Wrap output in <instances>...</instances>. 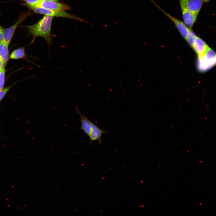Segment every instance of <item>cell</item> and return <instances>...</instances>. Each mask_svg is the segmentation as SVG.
Wrapping results in <instances>:
<instances>
[{
	"label": "cell",
	"instance_id": "obj_12",
	"mask_svg": "<svg viewBox=\"0 0 216 216\" xmlns=\"http://www.w3.org/2000/svg\"><path fill=\"white\" fill-rule=\"evenodd\" d=\"M8 46L3 40L0 42V59L5 66L9 58Z\"/></svg>",
	"mask_w": 216,
	"mask_h": 216
},
{
	"label": "cell",
	"instance_id": "obj_19",
	"mask_svg": "<svg viewBox=\"0 0 216 216\" xmlns=\"http://www.w3.org/2000/svg\"><path fill=\"white\" fill-rule=\"evenodd\" d=\"M5 66L4 64L2 61L0 59V70L2 69L3 67Z\"/></svg>",
	"mask_w": 216,
	"mask_h": 216
},
{
	"label": "cell",
	"instance_id": "obj_2",
	"mask_svg": "<svg viewBox=\"0 0 216 216\" xmlns=\"http://www.w3.org/2000/svg\"><path fill=\"white\" fill-rule=\"evenodd\" d=\"M216 55L211 49L208 48L203 54L198 56L197 62V67L201 72H205L212 67L214 64Z\"/></svg>",
	"mask_w": 216,
	"mask_h": 216
},
{
	"label": "cell",
	"instance_id": "obj_22",
	"mask_svg": "<svg viewBox=\"0 0 216 216\" xmlns=\"http://www.w3.org/2000/svg\"><path fill=\"white\" fill-rule=\"evenodd\" d=\"M49 1H57V0H48Z\"/></svg>",
	"mask_w": 216,
	"mask_h": 216
},
{
	"label": "cell",
	"instance_id": "obj_10",
	"mask_svg": "<svg viewBox=\"0 0 216 216\" xmlns=\"http://www.w3.org/2000/svg\"><path fill=\"white\" fill-rule=\"evenodd\" d=\"M184 22L189 28L191 29L195 22L198 14L189 11L180 6Z\"/></svg>",
	"mask_w": 216,
	"mask_h": 216
},
{
	"label": "cell",
	"instance_id": "obj_3",
	"mask_svg": "<svg viewBox=\"0 0 216 216\" xmlns=\"http://www.w3.org/2000/svg\"><path fill=\"white\" fill-rule=\"evenodd\" d=\"M29 8L34 12L38 14L50 16L53 17L56 16L70 18L78 20L89 25H92L91 23L88 22L83 19L64 12V11L50 10L37 7H29Z\"/></svg>",
	"mask_w": 216,
	"mask_h": 216
},
{
	"label": "cell",
	"instance_id": "obj_14",
	"mask_svg": "<svg viewBox=\"0 0 216 216\" xmlns=\"http://www.w3.org/2000/svg\"><path fill=\"white\" fill-rule=\"evenodd\" d=\"M5 79V66L0 70V90L3 88Z\"/></svg>",
	"mask_w": 216,
	"mask_h": 216
},
{
	"label": "cell",
	"instance_id": "obj_15",
	"mask_svg": "<svg viewBox=\"0 0 216 216\" xmlns=\"http://www.w3.org/2000/svg\"><path fill=\"white\" fill-rule=\"evenodd\" d=\"M196 36L194 32L190 29L186 40L188 43L190 45H192Z\"/></svg>",
	"mask_w": 216,
	"mask_h": 216
},
{
	"label": "cell",
	"instance_id": "obj_9",
	"mask_svg": "<svg viewBox=\"0 0 216 216\" xmlns=\"http://www.w3.org/2000/svg\"><path fill=\"white\" fill-rule=\"evenodd\" d=\"M75 111L80 116V122L81 126L80 128L76 130H82L88 136H89L91 131V121L87 117L85 114H82L79 110L77 106L75 108Z\"/></svg>",
	"mask_w": 216,
	"mask_h": 216
},
{
	"label": "cell",
	"instance_id": "obj_8",
	"mask_svg": "<svg viewBox=\"0 0 216 216\" xmlns=\"http://www.w3.org/2000/svg\"><path fill=\"white\" fill-rule=\"evenodd\" d=\"M107 132L106 131L100 129L91 121V131L89 136L90 138L89 145H91L94 141L97 140L101 146L102 136L104 134Z\"/></svg>",
	"mask_w": 216,
	"mask_h": 216
},
{
	"label": "cell",
	"instance_id": "obj_16",
	"mask_svg": "<svg viewBox=\"0 0 216 216\" xmlns=\"http://www.w3.org/2000/svg\"><path fill=\"white\" fill-rule=\"evenodd\" d=\"M26 3V5L28 7H37L41 0H22Z\"/></svg>",
	"mask_w": 216,
	"mask_h": 216
},
{
	"label": "cell",
	"instance_id": "obj_20",
	"mask_svg": "<svg viewBox=\"0 0 216 216\" xmlns=\"http://www.w3.org/2000/svg\"><path fill=\"white\" fill-rule=\"evenodd\" d=\"M203 1L205 2H208L210 0H202Z\"/></svg>",
	"mask_w": 216,
	"mask_h": 216
},
{
	"label": "cell",
	"instance_id": "obj_7",
	"mask_svg": "<svg viewBox=\"0 0 216 216\" xmlns=\"http://www.w3.org/2000/svg\"><path fill=\"white\" fill-rule=\"evenodd\" d=\"M180 6L188 11L198 14L203 4L202 0H178Z\"/></svg>",
	"mask_w": 216,
	"mask_h": 216
},
{
	"label": "cell",
	"instance_id": "obj_5",
	"mask_svg": "<svg viewBox=\"0 0 216 216\" xmlns=\"http://www.w3.org/2000/svg\"><path fill=\"white\" fill-rule=\"evenodd\" d=\"M151 0L157 7L173 22L182 36L186 39L190 28L186 25L184 22L167 13L160 8L153 1Z\"/></svg>",
	"mask_w": 216,
	"mask_h": 216
},
{
	"label": "cell",
	"instance_id": "obj_13",
	"mask_svg": "<svg viewBox=\"0 0 216 216\" xmlns=\"http://www.w3.org/2000/svg\"><path fill=\"white\" fill-rule=\"evenodd\" d=\"M26 55L25 53V47H22L16 49L13 51L10 54V59H18L25 58Z\"/></svg>",
	"mask_w": 216,
	"mask_h": 216
},
{
	"label": "cell",
	"instance_id": "obj_4",
	"mask_svg": "<svg viewBox=\"0 0 216 216\" xmlns=\"http://www.w3.org/2000/svg\"><path fill=\"white\" fill-rule=\"evenodd\" d=\"M30 14L29 12H26L22 14L14 24L4 29L2 40L8 45L9 46L17 28Z\"/></svg>",
	"mask_w": 216,
	"mask_h": 216
},
{
	"label": "cell",
	"instance_id": "obj_21",
	"mask_svg": "<svg viewBox=\"0 0 216 216\" xmlns=\"http://www.w3.org/2000/svg\"><path fill=\"white\" fill-rule=\"evenodd\" d=\"M214 64H216V56L214 59Z\"/></svg>",
	"mask_w": 216,
	"mask_h": 216
},
{
	"label": "cell",
	"instance_id": "obj_11",
	"mask_svg": "<svg viewBox=\"0 0 216 216\" xmlns=\"http://www.w3.org/2000/svg\"><path fill=\"white\" fill-rule=\"evenodd\" d=\"M192 46L194 50L198 56L204 54L208 48L204 41L197 36Z\"/></svg>",
	"mask_w": 216,
	"mask_h": 216
},
{
	"label": "cell",
	"instance_id": "obj_1",
	"mask_svg": "<svg viewBox=\"0 0 216 216\" xmlns=\"http://www.w3.org/2000/svg\"><path fill=\"white\" fill-rule=\"evenodd\" d=\"M53 17L45 15L36 23L26 26L28 30V34L33 37L30 44L33 43L37 37H40L46 40L50 49V45L52 44L51 29Z\"/></svg>",
	"mask_w": 216,
	"mask_h": 216
},
{
	"label": "cell",
	"instance_id": "obj_17",
	"mask_svg": "<svg viewBox=\"0 0 216 216\" xmlns=\"http://www.w3.org/2000/svg\"><path fill=\"white\" fill-rule=\"evenodd\" d=\"M12 86L4 88L0 90V101L2 99L8 92L11 87Z\"/></svg>",
	"mask_w": 216,
	"mask_h": 216
},
{
	"label": "cell",
	"instance_id": "obj_18",
	"mask_svg": "<svg viewBox=\"0 0 216 216\" xmlns=\"http://www.w3.org/2000/svg\"><path fill=\"white\" fill-rule=\"evenodd\" d=\"M4 29V28L0 24V42L3 40V34Z\"/></svg>",
	"mask_w": 216,
	"mask_h": 216
},
{
	"label": "cell",
	"instance_id": "obj_6",
	"mask_svg": "<svg viewBox=\"0 0 216 216\" xmlns=\"http://www.w3.org/2000/svg\"><path fill=\"white\" fill-rule=\"evenodd\" d=\"M37 7L60 11L69 10L71 8L69 6L63 3L48 0H41Z\"/></svg>",
	"mask_w": 216,
	"mask_h": 216
}]
</instances>
